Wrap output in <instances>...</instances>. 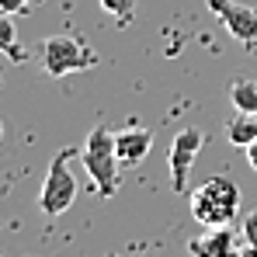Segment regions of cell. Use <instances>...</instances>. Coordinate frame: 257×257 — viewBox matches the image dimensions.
I'll return each instance as SVG.
<instances>
[{
	"label": "cell",
	"instance_id": "cell-11",
	"mask_svg": "<svg viewBox=\"0 0 257 257\" xmlns=\"http://www.w3.org/2000/svg\"><path fill=\"white\" fill-rule=\"evenodd\" d=\"M0 52L11 56V59H25L21 42H18V28H14L11 14H4V11H0Z\"/></svg>",
	"mask_w": 257,
	"mask_h": 257
},
{
	"label": "cell",
	"instance_id": "cell-9",
	"mask_svg": "<svg viewBox=\"0 0 257 257\" xmlns=\"http://www.w3.org/2000/svg\"><path fill=\"white\" fill-rule=\"evenodd\" d=\"M226 139L233 143V146H250L257 139V115L254 111H236L229 122H226Z\"/></svg>",
	"mask_w": 257,
	"mask_h": 257
},
{
	"label": "cell",
	"instance_id": "cell-12",
	"mask_svg": "<svg viewBox=\"0 0 257 257\" xmlns=\"http://www.w3.org/2000/svg\"><path fill=\"white\" fill-rule=\"evenodd\" d=\"M101 11L125 25V21H132V14H136V0H101Z\"/></svg>",
	"mask_w": 257,
	"mask_h": 257
},
{
	"label": "cell",
	"instance_id": "cell-7",
	"mask_svg": "<svg viewBox=\"0 0 257 257\" xmlns=\"http://www.w3.org/2000/svg\"><path fill=\"white\" fill-rule=\"evenodd\" d=\"M188 254L191 257H240V240L229 226H215L205 229L202 236H195L188 243Z\"/></svg>",
	"mask_w": 257,
	"mask_h": 257
},
{
	"label": "cell",
	"instance_id": "cell-4",
	"mask_svg": "<svg viewBox=\"0 0 257 257\" xmlns=\"http://www.w3.org/2000/svg\"><path fill=\"white\" fill-rule=\"evenodd\" d=\"M42 70L49 77H66V73H80L97 66V52H90L77 35H49L42 42Z\"/></svg>",
	"mask_w": 257,
	"mask_h": 257
},
{
	"label": "cell",
	"instance_id": "cell-3",
	"mask_svg": "<svg viewBox=\"0 0 257 257\" xmlns=\"http://www.w3.org/2000/svg\"><path fill=\"white\" fill-rule=\"evenodd\" d=\"M70 160L73 153L70 150H59L45 171V181H42V191H39V209L42 215L56 219V215L70 212V205L77 202V177L70 171Z\"/></svg>",
	"mask_w": 257,
	"mask_h": 257
},
{
	"label": "cell",
	"instance_id": "cell-10",
	"mask_svg": "<svg viewBox=\"0 0 257 257\" xmlns=\"http://www.w3.org/2000/svg\"><path fill=\"white\" fill-rule=\"evenodd\" d=\"M229 101H233L236 111H254L257 115V84L247 77H236L229 84Z\"/></svg>",
	"mask_w": 257,
	"mask_h": 257
},
{
	"label": "cell",
	"instance_id": "cell-15",
	"mask_svg": "<svg viewBox=\"0 0 257 257\" xmlns=\"http://www.w3.org/2000/svg\"><path fill=\"white\" fill-rule=\"evenodd\" d=\"M247 160H250V167H254V174H257V139L247 146Z\"/></svg>",
	"mask_w": 257,
	"mask_h": 257
},
{
	"label": "cell",
	"instance_id": "cell-13",
	"mask_svg": "<svg viewBox=\"0 0 257 257\" xmlns=\"http://www.w3.org/2000/svg\"><path fill=\"white\" fill-rule=\"evenodd\" d=\"M243 240L250 243V250H257V212L243 219Z\"/></svg>",
	"mask_w": 257,
	"mask_h": 257
},
{
	"label": "cell",
	"instance_id": "cell-6",
	"mask_svg": "<svg viewBox=\"0 0 257 257\" xmlns=\"http://www.w3.org/2000/svg\"><path fill=\"white\" fill-rule=\"evenodd\" d=\"M205 4L236 42L257 45V7L240 4V0H205Z\"/></svg>",
	"mask_w": 257,
	"mask_h": 257
},
{
	"label": "cell",
	"instance_id": "cell-1",
	"mask_svg": "<svg viewBox=\"0 0 257 257\" xmlns=\"http://www.w3.org/2000/svg\"><path fill=\"white\" fill-rule=\"evenodd\" d=\"M188 202H191V215L205 229L229 226L240 212V184L233 177H209L188 195Z\"/></svg>",
	"mask_w": 257,
	"mask_h": 257
},
{
	"label": "cell",
	"instance_id": "cell-17",
	"mask_svg": "<svg viewBox=\"0 0 257 257\" xmlns=\"http://www.w3.org/2000/svg\"><path fill=\"white\" fill-rule=\"evenodd\" d=\"M108 257H118V254H108Z\"/></svg>",
	"mask_w": 257,
	"mask_h": 257
},
{
	"label": "cell",
	"instance_id": "cell-2",
	"mask_svg": "<svg viewBox=\"0 0 257 257\" xmlns=\"http://www.w3.org/2000/svg\"><path fill=\"white\" fill-rule=\"evenodd\" d=\"M80 164H84V171L90 174V181L97 184V195H101V198H111V195L118 191L122 164H118V153H115V132L108 125L90 128L84 150H80Z\"/></svg>",
	"mask_w": 257,
	"mask_h": 257
},
{
	"label": "cell",
	"instance_id": "cell-5",
	"mask_svg": "<svg viewBox=\"0 0 257 257\" xmlns=\"http://www.w3.org/2000/svg\"><path fill=\"white\" fill-rule=\"evenodd\" d=\"M205 136L198 128H181L171 143V157H167V171H171V191H188V177H191V167H195V157L202 150Z\"/></svg>",
	"mask_w": 257,
	"mask_h": 257
},
{
	"label": "cell",
	"instance_id": "cell-16",
	"mask_svg": "<svg viewBox=\"0 0 257 257\" xmlns=\"http://www.w3.org/2000/svg\"><path fill=\"white\" fill-rule=\"evenodd\" d=\"M0 139H4V125H0Z\"/></svg>",
	"mask_w": 257,
	"mask_h": 257
},
{
	"label": "cell",
	"instance_id": "cell-14",
	"mask_svg": "<svg viewBox=\"0 0 257 257\" xmlns=\"http://www.w3.org/2000/svg\"><path fill=\"white\" fill-rule=\"evenodd\" d=\"M28 4L32 0H0V11L4 14H21V11H28Z\"/></svg>",
	"mask_w": 257,
	"mask_h": 257
},
{
	"label": "cell",
	"instance_id": "cell-8",
	"mask_svg": "<svg viewBox=\"0 0 257 257\" xmlns=\"http://www.w3.org/2000/svg\"><path fill=\"white\" fill-rule=\"evenodd\" d=\"M150 146H153V132L143 128V125L115 132V153H118V164H122V167H139V164L146 160Z\"/></svg>",
	"mask_w": 257,
	"mask_h": 257
}]
</instances>
